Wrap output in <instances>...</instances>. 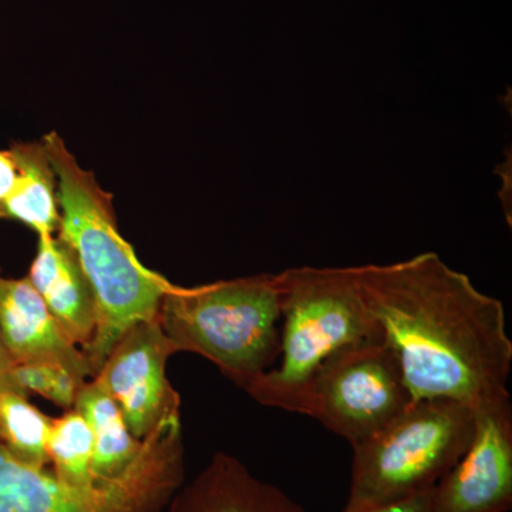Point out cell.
<instances>
[{"label": "cell", "mask_w": 512, "mask_h": 512, "mask_svg": "<svg viewBox=\"0 0 512 512\" xmlns=\"http://www.w3.org/2000/svg\"><path fill=\"white\" fill-rule=\"evenodd\" d=\"M0 340L13 365H56L80 380L93 377L92 367L30 284L28 276H0Z\"/></svg>", "instance_id": "cell-10"}, {"label": "cell", "mask_w": 512, "mask_h": 512, "mask_svg": "<svg viewBox=\"0 0 512 512\" xmlns=\"http://www.w3.org/2000/svg\"><path fill=\"white\" fill-rule=\"evenodd\" d=\"M13 375L23 392L40 394L66 412L74 409L80 389L87 382L56 365L15 366Z\"/></svg>", "instance_id": "cell-17"}, {"label": "cell", "mask_w": 512, "mask_h": 512, "mask_svg": "<svg viewBox=\"0 0 512 512\" xmlns=\"http://www.w3.org/2000/svg\"><path fill=\"white\" fill-rule=\"evenodd\" d=\"M512 508L511 394L478 404L466 453L433 488V512H508Z\"/></svg>", "instance_id": "cell-9"}, {"label": "cell", "mask_w": 512, "mask_h": 512, "mask_svg": "<svg viewBox=\"0 0 512 512\" xmlns=\"http://www.w3.org/2000/svg\"><path fill=\"white\" fill-rule=\"evenodd\" d=\"M9 151L18 177L0 207V220L20 222L35 231L37 237L56 235L60 227L57 175L45 144L13 143Z\"/></svg>", "instance_id": "cell-13"}, {"label": "cell", "mask_w": 512, "mask_h": 512, "mask_svg": "<svg viewBox=\"0 0 512 512\" xmlns=\"http://www.w3.org/2000/svg\"><path fill=\"white\" fill-rule=\"evenodd\" d=\"M175 353L158 318L144 320L121 336L92 379L116 402L138 440L180 421V394L167 377Z\"/></svg>", "instance_id": "cell-8"}, {"label": "cell", "mask_w": 512, "mask_h": 512, "mask_svg": "<svg viewBox=\"0 0 512 512\" xmlns=\"http://www.w3.org/2000/svg\"><path fill=\"white\" fill-rule=\"evenodd\" d=\"M53 473L76 485L97 483L92 473L94 436L89 421L76 409L53 419L47 444Z\"/></svg>", "instance_id": "cell-16"}, {"label": "cell", "mask_w": 512, "mask_h": 512, "mask_svg": "<svg viewBox=\"0 0 512 512\" xmlns=\"http://www.w3.org/2000/svg\"><path fill=\"white\" fill-rule=\"evenodd\" d=\"M184 480L181 423L148 436L141 456L119 477L90 485L66 483L30 466L0 443V512H158Z\"/></svg>", "instance_id": "cell-6"}, {"label": "cell", "mask_w": 512, "mask_h": 512, "mask_svg": "<svg viewBox=\"0 0 512 512\" xmlns=\"http://www.w3.org/2000/svg\"><path fill=\"white\" fill-rule=\"evenodd\" d=\"M476 407L448 399L413 400L375 436L353 448L346 505L387 503L436 487L466 453Z\"/></svg>", "instance_id": "cell-5"}, {"label": "cell", "mask_w": 512, "mask_h": 512, "mask_svg": "<svg viewBox=\"0 0 512 512\" xmlns=\"http://www.w3.org/2000/svg\"><path fill=\"white\" fill-rule=\"evenodd\" d=\"M413 402L399 359L383 338L339 350L309 387L306 416L349 441L375 436Z\"/></svg>", "instance_id": "cell-7"}, {"label": "cell", "mask_w": 512, "mask_h": 512, "mask_svg": "<svg viewBox=\"0 0 512 512\" xmlns=\"http://www.w3.org/2000/svg\"><path fill=\"white\" fill-rule=\"evenodd\" d=\"M340 512H433V488L387 503L345 505Z\"/></svg>", "instance_id": "cell-18"}, {"label": "cell", "mask_w": 512, "mask_h": 512, "mask_svg": "<svg viewBox=\"0 0 512 512\" xmlns=\"http://www.w3.org/2000/svg\"><path fill=\"white\" fill-rule=\"evenodd\" d=\"M18 170L9 150H0V207L15 187Z\"/></svg>", "instance_id": "cell-19"}, {"label": "cell", "mask_w": 512, "mask_h": 512, "mask_svg": "<svg viewBox=\"0 0 512 512\" xmlns=\"http://www.w3.org/2000/svg\"><path fill=\"white\" fill-rule=\"evenodd\" d=\"M52 424V417L33 406L26 394L15 390L0 393V443L23 463L49 466L47 444Z\"/></svg>", "instance_id": "cell-15"}, {"label": "cell", "mask_w": 512, "mask_h": 512, "mask_svg": "<svg viewBox=\"0 0 512 512\" xmlns=\"http://www.w3.org/2000/svg\"><path fill=\"white\" fill-rule=\"evenodd\" d=\"M28 279L67 338L86 349L96 332V299L73 249L59 235L37 237Z\"/></svg>", "instance_id": "cell-11"}, {"label": "cell", "mask_w": 512, "mask_h": 512, "mask_svg": "<svg viewBox=\"0 0 512 512\" xmlns=\"http://www.w3.org/2000/svg\"><path fill=\"white\" fill-rule=\"evenodd\" d=\"M74 409L82 413L92 427L94 480L119 477L147 447L148 437L138 440L131 434L119 406L94 380L83 384Z\"/></svg>", "instance_id": "cell-14"}, {"label": "cell", "mask_w": 512, "mask_h": 512, "mask_svg": "<svg viewBox=\"0 0 512 512\" xmlns=\"http://www.w3.org/2000/svg\"><path fill=\"white\" fill-rule=\"evenodd\" d=\"M13 370H15V365H13L8 353H6L5 348H3L2 340H0V393L6 392V390H15V392L29 396V394L23 392L18 386V383H16Z\"/></svg>", "instance_id": "cell-20"}, {"label": "cell", "mask_w": 512, "mask_h": 512, "mask_svg": "<svg viewBox=\"0 0 512 512\" xmlns=\"http://www.w3.org/2000/svg\"><path fill=\"white\" fill-rule=\"evenodd\" d=\"M170 512H306L275 485L256 478L238 458L217 453L174 494Z\"/></svg>", "instance_id": "cell-12"}, {"label": "cell", "mask_w": 512, "mask_h": 512, "mask_svg": "<svg viewBox=\"0 0 512 512\" xmlns=\"http://www.w3.org/2000/svg\"><path fill=\"white\" fill-rule=\"evenodd\" d=\"M42 141L57 175V235L73 249L96 299V332L83 350L94 377L128 329L158 318L164 296L174 284L141 264L121 235L113 197L92 171L77 163L63 138L49 133Z\"/></svg>", "instance_id": "cell-2"}, {"label": "cell", "mask_w": 512, "mask_h": 512, "mask_svg": "<svg viewBox=\"0 0 512 512\" xmlns=\"http://www.w3.org/2000/svg\"><path fill=\"white\" fill-rule=\"evenodd\" d=\"M350 272L413 400L448 397L477 407L510 394L512 340L500 299L436 252Z\"/></svg>", "instance_id": "cell-1"}, {"label": "cell", "mask_w": 512, "mask_h": 512, "mask_svg": "<svg viewBox=\"0 0 512 512\" xmlns=\"http://www.w3.org/2000/svg\"><path fill=\"white\" fill-rule=\"evenodd\" d=\"M281 320L278 274L192 288L174 285L158 312V322L178 353L205 357L242 390L281 356Z\"/></svg>", "instance_id": "cell-4"}, {"label": "cell", "mask_w": 512, "mask_h": 512, "mask_svg": "<svg viewBox=\"0 0 512 512\" xmlns=\"http://www.w3.org/2000/svg\"><path fill=\"white\" fill-rule=\"evenodd\" d=\"M282 296L281 363L249 384L255 402L306 416L319 367L339 350L383 338L350 266H301L278 274Z\"/></svg>", "instance_id": "cell-3"}]
</instances>
